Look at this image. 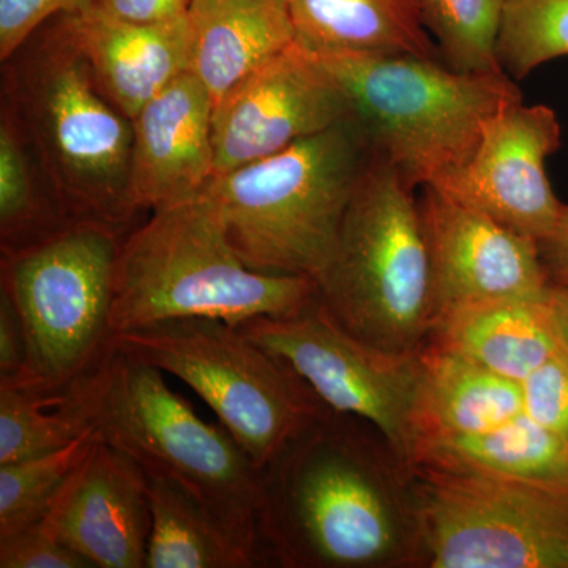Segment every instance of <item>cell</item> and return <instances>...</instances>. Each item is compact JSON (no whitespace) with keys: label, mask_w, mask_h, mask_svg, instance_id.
Segmentation results:
<instances>
[{"label":"cell","mask_w":568,"mask_h":568,"mask_svg":"<svg viewBox=\"0 0 568 568\" xmlns=\"http://www.w3.org/2000/svg\"><path fill=\"white\" fill-rule=\"evenodd\" d=\"M497 58L517 82L568 58V0H506Z\"/></svg>","instance_id":"28"},{"label":"cell","mask_w":568,"mask_h":568,"mask_svg":"<svg viewBox=\"0 0 568 568\" xmlns=\"http://www.w3.org/2000/svg\"><path fill=\"white\" fill-rule=\"evenodd\" d=\"M295 39L317 54H407L440 61L418 0H284Z\"/></svg>","instance_id":"21"},{"label":"cell","mask_w":568,"mask_h":568,"mask_svg":"<svg viewBox=\"0 0 568 568\" xmlns=\"http://www.w3.org/2000/svg\"><path fill=\"white\" fill-rule=\"evenodd\" d=\"M537 245L549 284L568 291V204H564L551 233Z\"/></svg>","instance_id":"34"},{"label":"cell","mask_w":568,"mask_h":568,"mask_svg":"<svg viewBox=\"0 0 568 568\" xmlns=\"http://www.w3.org/2000/svg\"><path fill=\"white\" fill-rule=\"evenodd\" d=\"M560 145L562 129L552 108L514 100L485 122L466 166L433 189L541 241L564 209L547 174V160Z\"/></svg>","instance_id":"13"},{"label":"cell","mask_w":568,"mask_h":568,"mask_svg":"<svg viewBox=\"0 0 568 568\" xmlns=\"http://www.w3.org/2000/svg\"><path fill=\"white\" fill-rule=\"evenodd\" d=\"M55 20L88 62L100 91L130 121L190 71L189 14L178 21L138 24L88 7Z\"/></svg>","instance_id":"17"},{"label":"cell","mask_w":568,"mask_h":568,"mask_svg":"<svg viewBox=\"0 0 568 568\" xmlns=\"http://www.w3.org/2000/svg\"><path fill=\"white\" fill-rule=\"evenodd\" d=\"M88 429L61 396L0 386V466L51 454Z\"/></svg>","instance_id":"27"},{"label":"cell","mask_w":568,"mask_h":568,"mask_svg":"<svg viewBox=\"0 0 568 568\" xmlns=\"http://www.w3.org/2000/svg\"><path fill=\"white\" fill-rule=\"evenodd\" d=\"M97 440L99 436L91 428L51 454L0 466V540L29 528L50 511Z\"/></svg>","instance_id":"25"},{"label":"cell","mask_w":568,"mask_h":568,"mask_svg":"<svg viewBox=\"0 0 568 568\" xmlns=\"http://www.w3.org/2000/svg\"><path fill=\"white\" fill-rule=\"evenodd\" d=\"M320 297L315 280L264 274L241 260L205 194L151 212L123 235L112 283L114 335L183 317L237 325L297 315Z\"/></svg>","instance_id":"4"},{"label":"cell","mask_w":568,"mask_h":568,"mask_svg":"<svg viewBox=\"0 0 568 568\" xmlns=\"http://www.w3.org/2000/svg\"><path fill=\"white\" fill-rule=\"evenodd\" d=\"M132 200L153 212L201 196L215 178L213 102L192 73L175 78L133 119Z\"/></svg>","instance_id":"16"},{"label":"cell","mask_w":568,"mask_h":568,"mask_svg":"<svg viewBox=\"0 0 568 568\" xmlns=\"http://www.w3.org/2000/svg\"><path fill=\"white\" fill-rule=\"evenodd\" d=\"M59 396L100 439L148 476L186 489L264 558L257 536L260 467L223 425L197 416L168 386L162 369L114 347L99 368Z\"/></svg>","instance_id":"3"},{"label":"cell","mask_w":568,"mask_h":568,"mask_svg":"<svg viewBox=\"0 0 568 568\" xmlns=\"http://www.w3.org/2000/svg\"><path fill=\"white\" fill-rule=\"evenodd\" d=\"M347 119L353 110L342 85L295 41L213 108L215 178Z\"/></svg>","instance_id":"12"},{"label":"cell","mask_w":568,"mask_h":568,"mask_svg":"<svg viewBox=\"0 0 568 568\" xmlns=\"http://www.w3.org/2000/svg\"><path fill=\"white\" fill-rule=\"evenodd\" d=\"M0 568H92L43 518L0 540Z\"/></svg>","instance_id":"30"},{"label":"cell","mask_w":568,"mask_h":568,"mask_svg":"<svg viewBox=\"0 0 568 568\" xmlns=\"http://www.w3.org/2000/svg\"><path fill=\"white\" fill-rule=\"evenodd\" d=\"M422 566L568 568V489L484 470L410 466Z\"/></svg>","instance_id":"10"},{"label":"cell","mask_w":568,"mask_h":568,"mask_svg":"<svg viewBox=\"0 0 568 568\" xmlns=\"http://www.w3.org/2000/svg\"><path fill=\"white\" fill-rule=\"evenodd\" d=\"M369 160L354 119L213 178L211 197L250 268L320 280Z\"/></svg>","instance_id":"5"},{"label":"cell","mask_w":568,"mask_h":568,"mask_svg":"<svg viewBox=\"0 0 568 568\" xmlns=\"http://www.w3.org/2000/svg\"><path fill=\"white\" fill-rule=\"evenodd\" d=\"M257 536L287 568L422 564L410 467L372 425L328 409L261 469Z\"/></svg>","instance_id":"1"},{"label":"cell","mask_w":568,"mask_h":568,"mask_svg":"<svg viewBox=\"0 0 568 568\" xmlns=\"http://www.w3.org/2000/svg\"><path fill=\"white\" fill-rule=\"evenodd\" d=\"M428 343L517 383L560 351L548 293L540 298H506L452 310L437 317Z\"/></svg>","instance_id":"20"},{"label":"cell","mask_w":568,"mask_h":568,"mask_svg":"<svg viewBox=\"0 0 568 568\" xmlns=\"http://www.w3.org/2000/svg\"><path fill=\"white\" fill-rule=\"evenodd\" d=\"M523 409L568 443V361L559 353L521 381Z\"/></svg>","instance_id":"29"},{"label":"cell","mask_w":568,"mask_h":568,"mask_svg":"<svg viewBox=\"0 0 568 568\" xmlns=\"http://www.w3.org/2000/svg\"><path fill=\"white\" fill-rule=\"evenodd\" d=\"M440 58L462 73H503L497 40L506 0H418Z\"/></svg>","instance_id":"26"},{"label":"cell","mask_w":568,"mask_h":568,"mask_svg":"<svg viewBox=\"0 0 568 568\" xmlns=\"http://www.w3.org/2000/svg\"><path fill=\"white\" fill-rule=\"evenodd\" d=\"M69 224L20 126L0 106V256L40 244Z\"/></svg>","instance_id":"24"},{"label":"cell","mask_w":568,"mask_h":568,"mask_svg":"<svg viewBox=\"0 0 568 568\" xmlns=\"http://www.w3.org/2000/svg\"><path fill=\"white\" fill-rule=\"evenodd\" d=\"M114 343L193 388L260 469L328 410L286 362L223 321H164Z\"/></svg>","instance_id":"9"},{"label":"cell","mask_w":568,"mask_h":568,"mask_svg":"<svg viewBox=\"0 0 568 568\" xmlns=\"http://www.w3.org/2000/svg\"><path fill=\"white\" fill-rule=\"evenodd\" d=\"M190 71L216 106L235 85L295 43L284 0H193Z\"/></svg>","instance_id":"18"},{"label":"cell","mask_w":568,"mask_h":568,"mask_svg":"<svg viewBox=\"0 0 568 568\" xmlns=\"http://www.w3.org/2000/svg\"><path fill=\"white\" fill-rule=\"evenodd\" d=\"M2 65V106L65 219L121 235L133 230V122L100 91L59 21L41 26Z\"/></svg>","instance_id":"2"},{"label":"cell","mask_w":568,"mask_h":568,"mask_svg":"<svg viewBox=\"0 0 568 568\" xmlns=\"http://www.w3.org/2000/svg\"><path fill=\"white\" fill-rule=\"evenodd\" d=\"M418 462L469 467L568 489L567 440L526 413L489 432L426 444L418 448L413 465Z\"/></svg>","instance_id":"23"},{"label":"cell","mask_w":568,"mask_h":568,"mask_svg":"<svg viewBox=\"0 0 568 568\" xmlns=\"http://www.w3.org/2000/svg\"><path fill=\"white\" fill-rule=\"evenodd\" d=\"M92 0H0V61L20 50L52 18L91 7Z\"/></svg>","instance_id":"31"},{"label":"cell","mask_w":568,"mask_h":568,"mask_svg":"<svg viewBox=\"0 0 568 568\" xmlns=\"http://www.w3.org/2000/svg\"><path fill=\"white\" fill-rule=\"evenodd\" d=\"M420 358L414 457L426 444L489 432L525 413L517 381L432 343Z\"/></svg>","instance_id":"19"},{"label":"cell","mask_w":568,"mask_h":568,"mask_svg":"<svg viewBox=\"0 0 568 568\" xmlns=\"http://www.w3.org/2000/svg\"><path fill=\"white\" fill-rule=\"evenodd\" d=\"M192 0H92V9L115 20L159 24L178 21L189 14Z\"/></svg>","instance_id":"33"},{"label":"cell","mask_w":568,"mask_h":568,"mask_svg":"<svg viewBox=\"0 0 568 568\" xmlns=\"http://www.w3.org/2000/svg\"><path fill=\"white\" fill-rule=\"evenodd\" d=\"M192 2H193V0H192Z\"/></svg>","instance_id":"36"},{"label":"cell","mask_w":568,"mask_h":568,"mask_svg":"<svg viewBox=\"0 0 568 568\" xmlns=\"http://www.w3.org/2000/svg\"><path fill=\"white\" fill-rule=\"evenodd\" d=\"M313 54L345 91L369 153L416 190L465 168L485 122L523 99L504 71L462 73L407 54Z\"/></svg>","instance_id":"6"},{"label":"cell","mask_w":568,"mask_h":568,"mask_svg":"<svg viewBox=\"0 0 568 568\" xmlns=\"http://www.w3.org/2000/svg\"><path fill=\"white\" fill-rule=\"evenodd\" d=\"M237 327L286 362L328 409L372 425L396 457L413 465L420 353L369 345L336 323L320 297L297 315L260 317Z\"/></svg>","instance_id":"11"},{"label":"cell","mask_w":568,"mask_h":568,"mask_svg":"<svg viewBox=\"0 0 568 568\" xmlns=\"http://www.w3.org/2000/svg\"><path fill=\"white\" fill-rule=\"evenodd\" d=\"M151 536L145 568H253L260 552L234 537L186 489L148 476Z\"/></svg>","instance_id":"22"},{"label":"cell","mask_w":568,"mask_h":568,"mask_svg":"<svg viewBox=\"0 0 568 568\" xmlns=\"http://www.w3.org/2000/svg\"><path fill=\"white\" fill-rule=\"evenodd\" d=\"M28 345L21 317L9 295L0 291V386H14L24 375Z\"/></svg>","instance_id":"32"},{"label":"cell","mask_w":568,"mask_h":568,"mask_svg":"<svg viewBox=\"0 0 568 568\" xmlns=\"http://www.w3.org/2000/svg\"><path fill=\"white\" fill-rule=\"evenodd\" d=\"M43 519L92 568H145L148 474L99 437Z\"/></svg>","instance_id":"15"},{"label":"cell","mask_w":568,"mask_h":568,"mask_svg":"<svg viewBox=\"0 0 568 568\" xmlns=\"http://www.w3.org/2000/svg\"><path fill=\"white\" fill-rule=\"evenodd\" d=\"M123 235L71 223L47 241L0 256V291L24 328L28 364L14 386L59 396L114 351L112 283Z\"/></svg>","instance_id":"8"},{"label":"cell","mask_w":568,"mask_h":568,"mask_svg":"<svg viewBox=\"0 0 568 568\" xmlns=\"http://www.w3.org/2000/svg\"><path fill=\"white\" fill-rule=\"evenodd\" d=\"M416 189L369 153L331 263L317 280L336 323L369 345L417 354L436 323L432 260Z\"/></svg>","instance_id":"7"},{"label":"cell","mask_w":568,"mask_h":568,"mask_svg":"<svg viewBox=\"0 0 568 568\" xmlns=\"http://www.w3.org/2000/svg\"><path fill=\"white\" fill-rule=\"evenodd\" d=\"M548 304L558 334L560 353L568 361V291L549 286Z\"/></svg>","instance_id":"35"},{"label":"cell","mask_w":568,"mask_h":568,"mask_svg":"<svg viewBox=\"0 0 568 568\" xmlns=\"http://www.w3.org/2000/svg\"><path fill=\"white\" fill-rule=\"evenodd\" d=\"M420 192L436 321L466 305L547 295L551 284L534 239L433 186Z\"/></svg>","instance_id":"14"}]
</instances>
